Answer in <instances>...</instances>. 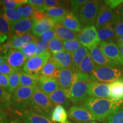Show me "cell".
Listing matches in <instances>:
<instances>
[{"instance_id":"11a10c76","label":"cell","mask_w":123,"mask_h":123,"mask_svg":"<svg viewBox=\"0 0 123 123\" xmlns=\"http://www.w3.org/2000/svg\"><path fill=\"white\" fill-rule=\"evenodd\" d=\"M7 38H8V37L6 35L0 33V47L2 46L3 43H4V42L6 41Z\"/></svg>"},{"instance_id":"4dcf8cb0","label":"cell","mask_w":123,"mask_h":123,"mask_svg":"<svg viewBox=\"0 0 123 123\" xmlns=\"http://www.w3.org/2000/svg\"><path fill=\"white\" fill-rule=\"evenodd\" d=\"M95 66L96 65L92 61L90 52H89L80 64L77 73H83L90 76L94 70Z\"/></svg>"},{"instance_id":"603a6c76","label":"cell","mask_w":123,"mask_h":123,"mask_svg":"<svg viewBox=\"0 0 123 123\" xmlns=\"http://www.w3.org/2000/svg\"><path fill=\"white\" fill-rule=\"evenodd\" d=\"M56 37L63 41L78 39V34L66 28L59 23H56L53 27Z\"/></svg>"},{"instance_id":"f907efd6","label":"cell","mask_w":123,"mask_h":123,"mask_svg":"<svg viewBox=\"0 0 123 123\" xmlns=\"http://www.w3.org/2000/svg\"><path fill=\"white\" fill-rule=\"evenodd\" d=\"M104 2L110 8L114 10L120 5L121 3L123 2V0H108V1H104Z\"/></svg>"},{"instance_id":"4316f807","label":"cell","mask_w":123,"mask_h":123,"mask_svg":"<svg viewBox=\"0 0 123 123\" xmlns=\"http://www.w3.org/2000/svg\"><path fill=\"white\" fill-rule=\"evenodd\" d=\"M97 30L100 42L112 41V39L113 38H115L114 26L112 23H110L99 29H97Z\"/></svg>"},{"instance_id":"7402d4cb","label":"cell","mask_w":123,"mask_h":123,"mask_svg":"<svg viewBox=\"0 0 123 123\" xmlns=\"http://www.w3.org/2000/svg\"><path fill=\"white\" fill-rule=\"evenodd\" d=\"M48 96L55 106L60 105L65 108H68L71 105V101L67 96V92L61 88H59Z\"/></svg>"},{"instance_id":"7a4b0ae2","label":"cell","mask_w":123,"mask_h":123,"mask_svg":"<svg viewBox=\"0 0 123 123\" xmlns=\"http://www.w3.org/2000/svg\"><path fill=\"white\" fill-rule=\"evenodd\" d=\"M91 80L90 76L85 74L76 73L71 87L67 93L69 100L73 104L83 102L88 98L87 91Z\"/></svg>"},{"instance_id":"7dc6e473","label":"cell","mask_w":123,"mask_h":123,"mask_svg":"<svg viewBox=\"0 0 123 123\" xmlns=\"http://www.w3.org/2000/svg\"><path fill=\"white\" fill-rule=\"evenodd\" d=\"M66 1L57 0H44V7H64Z\"/></svg>"},{"instance_id":"e0dca14e","label":"cell","mask_w":123,"mask_h":123,"mask_svg":"<svg viewBox=\"0 0 123 123\" xmlns=\"http://www.w3.org/2000/svg\"><path fill=\"white\" fill-rule=\"evenodd\" d=\"M37 87L41 91L49 95L59 88L57 79L50 76H39L37 80Z\"/></svg>"},{"instance_id":"74e56055","label":"cell","mask_w":123,"mask_h":123,"mask_svg":"<svg viewBox=\"0 0 123 123\" xmlns=\"http://www.w3.org/2000/svg\"><path fill=\"white\" fill-rule=\"evenodd\" d=\"M49 50L51 53H56L58 52L65 51L63 42L57 37L52 39L48 43Z\"/></svg>"},{"instance_id":"9c48e42d","label":"cell","mask_w":123,"mask_h":123,"mask_svg":"<svg viewBox=\"0 0 123 123\" xmlns=\"http://www.w3.org/2000/svg\"><path fill=\"white\" fill-rule=\"evenodd\" d=\"M78 40L81 45L88 49L100 43L95 26H90L83 28L78 34Z\"/></svg>"},{"instance_id":"277c9868","label":"cell","mask_w":123,"mask_h":123,"mask_svg":"<svg viewBox=\"0 0 123 123\" xmlns=\"http://www.w3.org/2000/svg\"><path fill=\"white\" fill-rule=\"evenodd\" d=\"M103 2L100 1H88L76 14L81 28L94 26Z\"/></svg>"},{"instance_id":"f5cc1de1","label":"cell","mask_w":123,"mask_h":123,"mask_svg":"<svg viewBox=\"0 0 123 123\" xmlns=\"http://www.w3.org/2000/svg\"><path fill=\"white\" fill-rule=\"evenodd\" d=\"M116 12V19L115 20H123V2L121 3L120 5L115 9Z\"/></svg>"},{"instance_id":"ffe728a7","label":"cell","mask_w":123,"mask_h":123,"mask_svg":"<svg viewBox=\"0 0 123 123\" xmlns=\"http://www.w3.org/2000/svg\"><path fill=\"white\" fill-rule=\"evenodd\" d=\"M51 58L59 69L72 67L73 57L72 54L66 51L51 54Z\"/></svg>"},{"instance_id":"4fadbf2b","label":"cell","mask_w":123,"mask_h":123,"mask_svg":"<svg viewBox=\"0 0 123 123\" xmlns=\"http://www.w3.org/2000/svg\"><path fill=\"white\" fill-rule=\"evenodd\" d=\"M116 19L115 10H112L103 2L99 9L97 19L95 23V27L97 29L104 27V26L112 23L113 24Z\"/></svg>"},{"instance_id":"8fae6325","label":"cell","mask_w":123,"mask_h":123,"mask_svg":"<svg viewBox=\"0 0 123 123\" xmlns=\"http://www.w3.org/2000/svg\"><path fill=\"white\" fill-rule=\"evenodd\" d=\"M88 96L98 99H110V88L109 83L90 80L88 84Z\"/></svg>"},{"instance_id":"d4e9b609","label":"cell","mask_w":123,"mask_h":123,"mask_svg":"<svg viewBox=\"0 0 123 123\" xmlns=\"http://www.w3.org/2000/svg\"><path fill=\"white\" fill-rule=\"evenodd\" d=\"M43 10L47 17L54 20L57 23L70 12L66 7H44Z\"/></svg>"},{"instance_id":"f1b7e54d","label":"cell","mask_w":123,"mask_h":123,"mask_svg":"<svg viewBox=\"0 0 123 123\" xmlns=\"http://www.w3.org/2000/svg\"><path fill=\"white\" fill-rule=\"evenodd\" d=\"M89 53L88 49L84 46H81L79 49L75 51L74 53L72 54L73 57V64L71 68L77 73L80 64L85 58L86 55Z\"/></svg>"},{"instance_id":"f35d334b","label":"cell","mask_w":123,"mask_h":123,"mask_svg":"<svg viewBox=\"0 0 123 123\" xmlns=\"http://www.w3.org/2000/svg\"><path fill=\"white\" fill-rule=\"evenodd\" d=\"M63 44L64 50L71 54L74 53L75 51L82 46L78 39L63 41Z\"/></svg>"},{"instance_id":"5b68a950","label":"cell","mask_w":123,"mask_h":123,"mask_svg":"<svg viewBox=\"0 0 123 123\" xmlns=\"http://www.w3.org/2000/svg\"><path fill=\"white\" fill-rule=\"evenodd\" d=\"M36 86H19L12 95L10 107L16 111H24L29 109L32 96Z\"/></svg>"},{"instance_id":"2e32d148","label":"cell","mask_w":123,"mask_h":123,"mask_svg":"<svg viewBox=\"0 0 123 123\" xmlns=\"http://www.w3.org/2000/svg\"><path fill=\"white\" fill-rule=\"evenodd\" d=\"M90 54L92 61L96 66H112L119 67L120 64L108 58L100 50L98 45L94 46L89 49Z\"/></svg>"},{"instance_id":"d6a6232c","label":"cell","mask_w":123,"mask_h":123,"mask_svg":"<svg viewBox=\"0 0 123 123\" xmlns=\"http://www.w3.org/2000/svg\"><path fill=\"white\" fill-rule=\"evenodd\" d=\"M12 94L8 90L0 87V107L7 110L11 104Z\"/></svg>"},{"instance_id":"836d02e7","label":"cell","mask_w":123,"mask_h":123,"mask_svg":"<svg viewBox=\"0 0 123 123\" xmlns=\"http://www.w3.org/2000/svg\"><path fill=\"white\" fill-rule=\"evenodd\" d=\"M17 10L23 18H31L35 12L34 8L28 2L20 5L17 8Z\"/></svg>"},{"instance_id":"e575fe53","label":"cell","mask_w":123,"mask_h":123,"mask_svg":"<svg viewBox=\"0 0 123 123\" xmlns=\"http://www.w3.org/2000/svg\"><path fill=\"white\" fill-rule=\"evenodd\" d=\"M38 39L30 43L19 49V50L22 53L27 59H29L35 55V50L37 46Z\"/></svg>"},{"instance_id":"ee69618b","label":"cell","mask_w":123,"mask_h":123,"mask_svg":"<svg viewBox=\"0 0 123 123\" xmlns=\"http://www.w3.org/2000/svg\"><path fill=\"white\" fill-rule=\"evenodd\" d=\"M15 70L13 68L10 66L5 61L0 66V74H2L9 76L14 72H15Z\"/></svg>"},{"instance_id":"60d3db41","label":"cell","mask_w":123,"mask_h":123,"mask_svg":"<svg viewBox=\"0 0 123 123\" xmlns=\"http://www.w3.org/2000/svg\"><path fill=\"white\" fill-rule=\"evenodd\" d=\"M107 123H123V107L106 119Z\"/></svg>"},{"instance_id":"94428289","label":"cell","mask_w":123,"mask_h":123,"mask_svg":"<svg viewBox=\"0 0 123 123\" xmlns=\"http://www.w3.org/2000/svg\"><path fill=\"white\" fill-rule=\"evenodd\" d=\"M99 123L97 122V121H89V122H87V123Z\"/></svg>"},{"instance_id":"ba28073f","label":"cell","mask_w":123,"mask_h":123,"mask_svg":"<svg viewBox=\"0 0 123 123\" xmlns=\"http://www.w3.org/2000/svg\"><path fill=\"white\" fill-rule=\"evenodd\" d=\"M68 115L70 119L77 123L99 121L98 118L83 105L78 104L72 106L68 111Z\"/></svg>"},{"instance_id":"680465c9","label":"cell","mask_w":123,"mask_h":123,"mask_svg":"<svg viewBox=\"0 0 123 123\" xmlns=\"http://www.w3.org/2000/svg\"><path fill=\"white\" fill-rule=\"evenodd\" d=\"M4 61H5L4 55L1 54L0 55V66H1V64H2Z\"/></svg>"},{"instance_id":"52a82bcc","label":"cell","mask_w":123,"mask_h":123,"mask_svg":"<svg viewBox=\"0 0 123 123\" xmlns=\"http://www.w3.org/2000/svg\"><path fill=\"white\" fill-rule=\"evenodd\" d=\"M51 57L49 50L40 55H35L26 61L23 67V71L35 78H39L40 72Z\"/></svg>"},{"instance_id":"484cf974","label":"cell","mask_w":123,"mask_h":123,"mask_svg":"<svg viewBox=\"0 0 123 123\" xmlns=\"http://www.w3.org/2000/svg\"><path fill=\"white\" fill-rule=\"evenodd\" d=\"M110 88V99L123 101V79H117L109 83Z\"/></svg>"},{"instance_id":"8d00e7d4","label":"cell","mask_w":123,"mask_h":123,"mask_svg":"<svg viewBox=\"0 0 123 123\" xmlns=\"http://www.w3.org/2000/svg\"><path fill=\"white\" fill-rule=\"evenodd\" d=\"M27 2V0H2L0 1V6L5 9H15L20 5Z\"/></svg>"},{"instance_id":"cb8c5ba5","label":"cell","mask_w":123,"mask_h":123,"mask_svg":"<svg viewBox=\"0 0 123 123\" xmlns=\"http://www.w3.org/2000/svg\"><path fill=\"white\" fill-rule=\"evenodd\" d=\"M9 39L11 42L13 49L14 50L17 49L19 50V49L22 48L26 44L37 41L38 39H37V38L34 36L33 34L30 33L21 37L13 35L12 38Z\"/></svg>"},{"instance_id":"f546056e","label":"cell","mask_w":123,"mask_h":123,"mask_svg":"<svg viewBox=\"0 0 123 123\" xmlns=\"http://www.w3.org/2000/svg\"><path fill=\"white\" fill-rule=\"evenodd\" d=\"M68 112L66 111L65 108L58 105L55 106L51 116V120L54 123H62L67 121Z\"/></svg>"},{"instance_id":"e7e4bbea","label":"cell","mask_w":123,"mask_h":123,"mask_svg":"<svg viewBox=\"0 0 123 123\" xmlns=\"http://www.w3.org/2000/svg\"><path fill=\"white\" fill-rule=\"evenodd\" d=\"M1 53H0V55H1Z\"/></svg>"},{"instance_id":"d590c367","label":"cell","mask_w":123,"mask_h":123,"mask_svg":"<svg viewBox=\"0 0 123 123\" xmlns=\"http://www.w3.org/2000/svg\"><path fill=\"white\" fill-rule=\"evenodd\" d=\"M21 71H15L9 76V89L8 91L11 94L19 87V75Z\"/></svg>"},{"instance_id":"db71d44e","label":"cell","mask_w":123,"mask_h":123,"mask_svg":"<svg viewBox=\"0 0 123 123\" xmlns=\"http://www.w3.org/2000/svg\"><path fill=\"white\" fill-rule=\"evenodd\" d=\"M0 123H9L7 115L3 110H0Z\"/></svg>"},{"instance_id":"8992f818","label":"cell","mask_w":123,"mask_h":123,"mask_svg":"<svg viewBox=\"0 0 123 123\" xmlns=\"http://www.w3.org/2000/svg\"><path fill=\"white\" fill-rule=\"evenodd\" d=\"M90 78L92 81L111 83L123 78V70L116 67L95 66Z\"/></svg>"},{"instance_id":"bcb514c9","label":"cell","mask_w":123,"mask_h":123,"mask_svg":"<svg viewBox=\"0 0 123 123\" xmlns=\"http://www.w3.org/2000/svg\"><path fill=\"white\" fill-rule=\"evenodd\" d=\"M55 38H56V36L55 35L54 31L53 30V29H50V30L46 31L43 33L39 38L44 41V42H49L52 39H54Z\"/></svg>"},{"instance_id":"ab89813d","label":"cell","mask_w":123,"mask_h":123,"mask_svg":"<svg viewBox=\"0 0 123 123\" xmlns=\"http://www.w3.org/2000/svg\"><path fill=\"white\" fill-rule=\"evenodd\" d=\"M0 33L6 35L9 39L13 37L10 22L2 15H0Z\"/></svg>"},{"instance_id":"6125c7cd","label":"cell","mask_w":123,"mask_h":123,"mask_svg":"<svg viewBox=\"0 0 123 123\" xmlns=\"http://www.w3.org/2000/svg\"><path fill=\"white\" fill-rule=\"evenodd\" d=\"M62 123H73L71 122V121H65V122Z\"/></svg>"},{"instance_id":"9f6ffc18","label":"cell","mask_w":123,"mask_h":123,"mask_svg":"<svg viewBox=\"0 0 123 123\" xmlns=\"http://www.w3.org/2000/svg\"><path fill=\"white\" fill-rule=\"evenodd\" d=\"M9 123H23L18 118H15L14 117L10 116L9 117Z\"/></svg>"},{"instance_id":"7bdbcfd3","label":"cell","mask_w":123,"mask_h":123,"mask_svg":"<svg viewBox=\"0 0 123 123\" xmlns=\"http://www.w3.org/2000/svg\"><path fill=\"white\" fill-rule=\"evenodd\" d=\"M113 25L115 31V39H117L123 35V21L115 20Z\"/></svg>"},{"instance_id":"d6986e66","label":"cell","mask_w":123,"mask_h":123,"mask_svg":"<svg viewBox=\"0 0 123 123\" xmlns=\"http://www.w3.org/2000/svg\"><path fill=\"white\" fill-rule=\"evenodd\" d=\"M56 23L57 22L54 20L48 17L41 21H34L31 30L32 34L36 38H39L41 35L46 31L53 29Z\"/></svg>"},{"instance_id":"b9f144b4","label":"cell","mask_w":123,"mask_h":123,"mask_svg":"<svg viewBox=\"0 0 123 123\" xmlns=\"http://www.w3.org/2000/svg\"><path fill=\"white\" fill-rule=\"evenodd\" d=\"M88 1L87 0H73L69 1V4L71 9V11L75 14H76L77 12L84 5H85Z\"/></svg>"},{"instance_id":"7c38bea8","label":"cell","mask_w":123,"mask_h":123,"mask_svg":"<svg viewBox=\"0 0 123 123\" xmlns=\"http://www.w3.org/2000/svg\"><path fill=\"white\" fill-rule=\"evenodd\" d=\"M10 112L17 116L23 123H55L51 119L38 115L30 109L24 111H16L11 110Z\"/></svg>"},{"instance_id":"816d5d0a","label":"cell","mask_w":123,"mask_h":123,"mask_svg":"<svg viewBox=\"0 0 123 123\" xmlns=\"http://www.w3.org/2000/svg\"><path fill=\"white\" fill-rule=\"evenodd\" d=\"M0 87L8 90L9 76L0 74Z\"/></svg>"},{"instance_id":"be15d7a7","label":"cell","mask_w":123,"mask_h":123,"mask_svg":"<svg viewBox=\"0 0 123 123\" xmlns=\"http://www.w3.org/2000/svg\"><path fill=\"white\" fill-rule=\"evenodd\" d=\"M0 110H2V108H1V107H0Z\"/></svg>"},{"instance_id":"681fc988","label":"cell","mask_w":123,"mask_h":123,"mask_svg":"<svg viewBox=\"0 0 123 123\" xmlns=\"http://www.w3.org/2000/svg\"><path fill=\"white\" fill-rule=\"evenodd\" d=\"M27 2L36 10H43L44 0H27Z\"/></svg>"},{"instance_id":"3957f363","label":"cell","mask_w":123,"mask_h":123,"mask_svg":"<svg viewBox=\"0 0 123 123\" xmlns=\"http://www.w3.org/2000/svg\"><path fill=\"white\" fill-rule=\"evenodd\" d=\"M54 107L48 95L41 91L37 86L32 96L29 109L38 115L51 119Z\"/></svg>"},{"instance_id":"6da1fadb","label":"cell","mask_w":123,"mask_h":123,"mask_svg":"<svg viewBox=\"0 0 123 123\" xmlns=\"http://www.w3.org/2000/svg\"><path fill=\"white\" fill-rule=\"evenodd\" d=\"M83 105L88 109L99 120L102 121L123 107V101L111 99H98L88 97Z\"/></svg>"},{"instance_id":"1f68e13d","label":"cell","mask_w":123,"mask_h":123,"mask_svg":"<svg viewBox=\"0 0 123 123\" xmlns=\"http://www.w3.org/2000/svg\"><path fill=\"white\" fill-rule=\"evenodd\" d=\"M38 78L34 77L21 70L19 75V86L22 87H33L37 86Z\"/></svg>"},{"instance_id":"91938a15","label":"cell","mask_w":123,"mask_h":123,"mask_svg":"<svg viewBox=\"0 0 123 123\" xmlns=\"http://www.w3.org/2000/svg\"><path fill=\"white\" fill-rule=\"evenodd\" d=\"M118 47H119V48L120 49V51L121 54L123 55V46H118Z\"/></svg>"},{"instance_id":"ac0fdd59","label":"cell","mask_w":123,"mask_h":123,"mask_svg":"<svg viewBox=\"0 0 123 123\" xmlns=\"http://www.w3.org/2000/svg\"><path fill=\"white\" fill-rule=\"evenodd\" d=\"M76 72L71 67L63 68L60 70L59 74L57 78L60 88L63 89L67 92L71 87L75 78Z\"/></svg>"},{"instance_id":"9a60e30c","label":"cell","mask_w":123,"mask_h":123,"mask_svg":"<svg viewBox=\"0 0 123 123\" xmlns=\"http://www.w3.org/2000/svg\"><path fill=\"white\" fill-rule=\"evenodd\" d=\"M33 24L34 21L31 18H22L16 22H10L13 36L21 37L30 33L32 30Z\"/></svg>"},{"instance_id":"f6af8a7d","label":"cell","mask_w":123,"mask_h":123,"mask_svg":"<svg viewBox=\"0 0 123 123\" xmlns=\"http://www.w3.org/2000/svg\"><path fill=\"white\" fill-rule=\"evenodd\" d=\"M47 50H49L48 43L44 42L41 39L39 40L38 42L36 50H35V55L41 54Z\"/></svg>"},{"instance_id":"44dd1931","label":"cell","mask_w":123,"mask_h":123,"mask_svg":"<svg viewBox=\"0 0 123 123\" xmlns=\"http://www.w3.org/2000/svg\"><path fill=\"white\" fill-rule=\"evenodd\" d=\"M58 23H59L66 28L77 33H79L82 30L79 20L76 15L71 12L67 13L64 17L58 21Z\"/></svg>"},{"instance_id":"30bf717a","label":"cell","mask_w":123,"mask_h":123,"mask_svg":"<svg viewBox=\"0 0 123 123\" xmlns=\"http://www.w3.org/2000/svg\"><path fill=\"white\" fill-rule=\"evenodd\" d=\"M99 48L106 56L112 61L123 65V55L116 43L113 41L100 42Z\"/></svg>"},{"instance_id":"6f0895ef","label":"cell","mask_w":123,"mask_h":123,"mask_svg":"<svg viewBox=\"0 0 123 123\" xmlns=\"http://www.w3.org/2000/svg\"><path fill=\"white\" fill-rule=\"evenodd\" d=\"M117 42V45L123 46V35L119 37L118 39H116Z\"/></svg>"},{"instance_id":"5bb4252c","label":"cell","mask_w":123,"mask_h":123,"mask_svg":"<svg viewBox=\"0 0 123 123\" xmlns=\"http://www.w3.org/2000/svg\"><path fill=\"white\" fill-rule=\"evenodd\" d=\"M5 61L15 71H21L26 62L27 59L19 50H10L4 55Z\"/></svg>"},{"instance_id":"83f0119b","label":"cell","mask_w":123,"mask_h":123,"mask_svg":"<svg viewBox=\"0 0 123 123\" xmlns=\"http://www.w3.org/2000/svg\"><path fill=\"white\" fill-rule=\"evenodd\" d=\"M60 70L56 66L53 58L51 57L47 64L40 72V76H50L57 79L59 76Z\"/></svg>"},{"instance_id":"c3c4849f","label":"cell","mask_w":123,"mask_h":123,"mask_svg":"<svg viewBox=\"0 0 123 123\" xmlns=\"http://www.w3.org/2000/svg\"><path fill=\"white\" fill-rule=\"evenodd\" d=\"M46 18H47V16L44 10H35L31 19L34 21H39Z\"/></svg>"}]
</instances>
